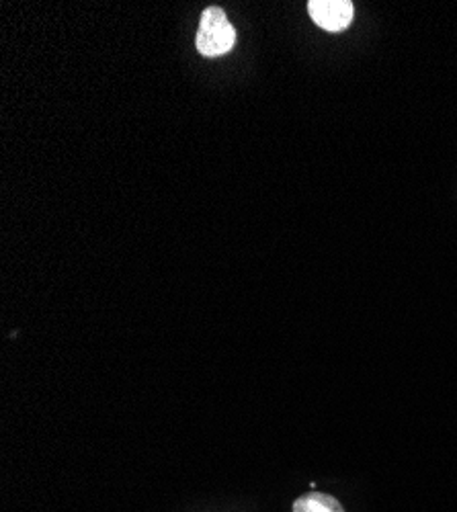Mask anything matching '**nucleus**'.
<instances>
[{
    "instance_id": "obj_1",
    "label": "nucleus",
    "mask_w": 457,
    "mask_h": 512,
    "mask_svg": "<svg viewBox=\"0 0 457 512\" xmlns=\"http://www.w3.org/2000/svg\"><path fill=\"white\" fill-rule=\"evenodd\" d=\"M197 50L205 58H218L228 54L236 44V29L220 7L205 9L197 31Z\"/></svg>"
},
{
    "instance_id": "obj_2",
    "label": "nucleus",
    "mask_w": 457,
    "mask_h": 512,
    "mask_svg": "<svg viewBox=\"0 0 457 512\" xmlns=\"http://www.w3.org/2000/svg\"><path fill=\"white\" fill-rule=\"evenodd\" d=\"M308 13L318 27L337 33L351 25L355 9L349 0H310Z\"/></svg>"
},
{
    "instance_id": "obj_3",
    "label": "nucleus",
    "mask_w": 457,
    "mask_h": 512,
    "mask_svg": "<svg viewBox=\"0 0 457 512\" xmlns=\"http://www.w3.org/2000/svg\"><path fill=\"white\" fill-rule=\"evenodd\" d=\"M294 512H345V508L335 496L310 492L294 502Z\"/></svg>"
}]
</instances>
